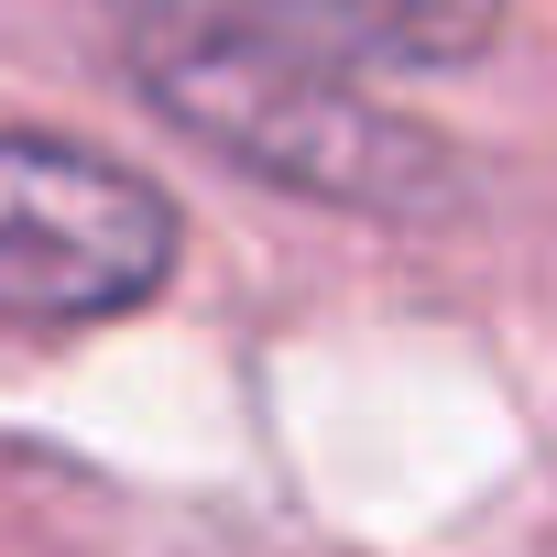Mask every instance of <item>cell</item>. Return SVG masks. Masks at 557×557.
<instances>
[{"instance_id":"6da1fadb","label":"cell","mask_w":557,"mask_h":557,"mask_svg":"<svg viewBox=\"0 0 557 557\" xmlns=\"http://www.w3.org/2000/svg\"><path fill=\"white\" fill-rule=\"evenodd\" d=\"M121 66L143 88V110L164 132H186L197 153L262 175L273 197L307 208H350V219H437L459 208V153L372 99V77L350 55L285 45V34H240V23H164L132 12Z\"/></svg>"},{"instance_id":"7a4b0ae2","label":"cell","mask_w":557,"mask_h":557,"mask_svg":"<svg viewBox=\"0 0 557 557\" xmlns=\"http://www.w3.org/2000/svg\"><path fill=\"white\" fill-rule=\"evenodd\" d=\"M186 219L175 197L77 143V132H0V329H110L175 285Z\"/></svg>"},{"instance_id":"3957f363","label":"cell","mask_w":557,"mask_h":557,"mask_svg":"<svg viewBox=\"0 0 557 557\" xmlns=\"http://www.w3.org/2000/svg\"><path fill=\"white\" fill-rule=\"evenodd\" d=\"M121 12L240 23V34H285L350 66H405V77H448L503 45V0H121Z\"/></svg>"}]
</instances>
